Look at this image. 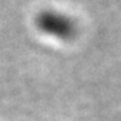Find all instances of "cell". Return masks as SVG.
<instances>
[{
  "label": "cell",
  "instance_id": "cell-1",
  "mask_svg": "<svg viewBox=\"0 0 121 121\" xmlns=\"http://www.w3.org/2000/svg\"><path fill=\"white\" fill-rule=\"evenodd\" d=\"M35 26L42 34L63 42L77 36L78 26L71 16L55 9H44L36 15Z\"/></svg>",
  "mask_w": 121,
  "mask_h": 121
}]
</instances>
